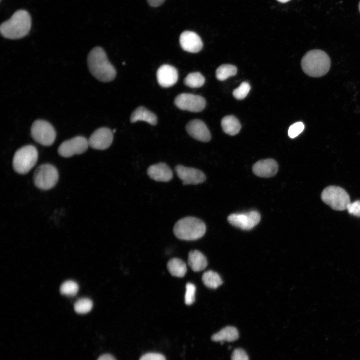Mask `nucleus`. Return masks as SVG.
Here are the masks:
<instances>
[{"label": "nucleus", "mask_w": 360, "mask_h": 360, "mask_svg": "<svg viewBox=\"0 0 360 360\" xmlns=\"http://www.w3.org/2000/svg\"><path fill=\"white\" fill-rule=\"evenodd\" d=\"M87 62L90 72L98 80L109 82L115 78L116 70L101 47H94L90 52Z\"/></svg>", "instance_id": "1"}, {"label": "nucleus", "mask_w": 360, "mask_h": 360, "mask_svg": "<svg viewBox=\"0 0 360 360\" xmlns=\"http://www.w3.org/2000/svg\"><path fill=\"white\" fill-rule=\"evenodd\" d=\"M31 26L32 18L29 12L24 10H18L10 18L1 24L0 32L4 38L20 39L28 34Z\"/></svg>", "instance_id": "2"}, {"label": "nucleus", "mask_w": 360, "mask_h": 360, "mask_svg": "<svg viewBox=\"0 0 360 360\" xmlns=\"http://www.w3.org/2000/svg\"><path fill=\"white\" fill-rule=\"evenodd\" d=\"M302 70L307 75L318 78L325 75L330 67V60L324 52L313 50L307 52L302 59Z\"/></svg>", "instance_id": "3"}, {"label": "nucleus", "mask_w": 360, "mask_h": 360, "mask_svg": "<svg viewBox=\"0 0 360 360\" xmlns=\"http://www.w3.org/2000/svg\"><path fill=\"white\" fill-rule=\"evenodd\" d=\"M206 226L200 219L188 216L178 220L175 224L173 231L179 239L192 240L202 238L205 234Z\"/></svg>", "instance_id": "4"}, {"label": "nucleus", "mask_w": 360, "mask_h": 360, "mask_svg": "<svg viewBox=\"0 0 360 360\" xmlns=\"http://www.w3.org/2000/svg\"><path fill=\"white\" fill-rule=\"evenodd\" d=\"M38 158V152L34 146H24L18 150L14 156L13 168L20 174H26L35 166Z\"/></svg>", "instance_id": "5"}, {"label": "nucleus", "mask_w": 360, "mask_h": 360, "mask_svg": "<svg viewBox=\"0 0 360 360\" xmlns=\"http://www.w3.org/2000/svg\"><path fill=\"white\" fill-rule=\"evenodd\" d=\"M321 198L325 204L336 210L347 209L350 203L347 192L342 188L335 186L326 188L322 192Z\"/></svg>", "instance_id": "6"}, {"label": "nucleus", "mask_w": 360, "mask_h": 360, "mask_svg": "<svg viewBox=\"0 0 360 360\" xmlns=\"http://www.w3.org/2000/svg\"><path fill=\"white\" fill-rule=\"evenodd\" d=\"M58 180V173L56 168L49 164H42L35 170L33 180L34 185L42 190L53 188Z\"/></svg>", "instance_id": "7"}, {"label": "nucleus", "mask_w": 360, "mask_h": 360, "mask_svg": "<svg viewBox=\"0 0 360 360\" xmlns=\"http://www.w3.org/2000/svg\"><path fill=\"white\" fill-rule=\"evenodd\" d=\"M30 134L36 142L44 146H51L56 138L54 126L49 122L42 120H37L33 122Z\"/></svg>", "instance_id": "8"}, {"label": "nucleus", "mask_w": 360, "mask_h": 360, "mask_svg": "<svg viewBox=\"0 0 360 360\" xmlns=\"http://www.w3.org/2000/svg\"><path fill=\"white\" fill-rule=\"evenodd\" d=\"M88 146V140L86 138L77 136L62 142L59 146L58 152L62 156L69 158L84 152Z\"/></svg>", "instance_id": "9"}, {"label": "nucleus", "mask_w": 360, "mask_h": 360, "mask_svg": "<svg viewBox=\"0 0 360 360\" xmlns=\"http://www.w3.org/2000/svg\"><path fill=\"white\" fill-rule=\"evenodd\" d=\"M174 104L180 110L192 112H199L203 110L206 100L200 96L183 93L178 94L174 100Z\"/></svg>", "instance_id": "10"}, {"label": "nucleus", "mask_w": 360, "mask_h": 360, "mask_svg": "<svg viewBox=\"0 0 360 360\" xmlns=\"http://www.w3.org/2000/svg\"><path fill=\"white\" fill-rule=\"evenodd\" d=\"M260 220V214L255 210L246 213L232 214L228 218L232 225L244 230H250L257 225Z\"/></svg>", "instance_id": "11"}, {"label": "nucleus", "mask_w": 360, "mask_h": 360, "mask_svg": "<svg viewBox=\"0 0 360 360\" xmlns=\"http://www.w3.org/2000/svg\"><path fill=\"white\" fill-rule=\"evenodd\" d=\"M113 140L112 132L108 128H100L94 130L90 136L88 142L92 148L99 150L108 148Z\"/></svg>", "instance_id": "12"}, {"label": "nucleus", "mask_w": 360, "mask_h": 360, "mask_svg": "<svg viewBox=\"0 0 360 360\" xmlns=\"http://www.w3.org/2000/svg\"><path fill=\"white\" fill-rule=\"evenodd\" d=\"M175 170L184 185L197 184L203 182L206 180L204 174L194 168L178 165L175 168Z\"/></svg>", "instance_id": "13"}, {"label": "nucleus", "mask_w": 360, "mask_h": 360, "mask_svg": "<svg viewBox=\"0 0 360 360\" xmlns=\"http://www.w3.org/2000/svg\"><path fill=\"white\" fill-rule=\"evenodd\" d=\"M180 44L182 48L188 52L196 53L202 48V42L200 36L192 31H184L180 36Z\"/></svg>", "instance_id": "14"}, {"label": "nucleus", "mask_w": 360, "mask_h": 360, "mask_svg": "<svg viewBox=\"0 0 360 360\" xmlns=\"http://www.w3.org/2000/svg\"><path fill=\"white\" fill-rule=\"evenodd\" d=\"M186 129L187 132L196 140L208 142L210 140L211 135L208 127L200 120L190 121L186 124Z\"/></svg>", "instance_id": "15"}, {"label": "nucleus", "mask_w": 360, "mask_h": 360, "mask_svg": "<svg viewBox=\"0 0 360 360\" xmlns=\"http://www.w3.org/2000/svg\"><path fill=\"white\" fill-rule=\"evenodd\" d=\"M156 78L158 84L163 88L170 87L174 84L178 79L176 69L168 64L160 66L157 70Z\"/></svg>", "instance_id": "16"}, {"label": "nucleus", "mask_w": 360, "mask_h": 360, "mask_svg": "<svg viewBox=\"0 0 360 360\" xmlns=\"http://www.w3.org/2000/svg\"><path fill=\"white\" fill-rule=\"evenodd\" d=\"M278 170L276 161L272 158L258 161L252 166L253 172L257 176L270 178L274 176Z\"/></svg>", "instance_id": "17"}, {"label": "nucleus", "mask_w": 360, "mask_h": 360, "mask_svg": "<svg viewBox=\"0 0 360 360\" xmlns=\"http://www.w3.org/2000/svg\"><path fill=\"white\" fill-rule=\"evenodd\" d=\"M148 176L158 182H167L172 178V172L165 163L160 162L150 166L147 170Z\"/></svg>", "instance_id": "18"}, {"label": "nucleus", "mask_w": 360, "mask_h": 360, "mask_svg": "<svg viewBox=\"0 0 360 360\" xmlns=\"http://www.w3.org/2000/svg\"><path fill=\"white\" fill-rule=\"evenodd\" d=\"M130 120L132 122L144 121L152 125H156L157 123L156 115L144 106L136 108L132 114Z\"/></svg>", "instance_id": "19"}, {"label": "nucleus", "mask_w": 360, "mask_h": 360, "mask_svg": "<svg viewBox=\"0 0 360 360\" xmlns=\"http://www.w3.org/2000/svg\"><path fill=\"white\" fill-rule=\"evenodd\" d=\"M188 262V266L194 272L202 270L208 264L206 256L198 250H191L189 252Z\"/></svg>", "instance_id": "20"}, {"label": "nucleus", "mask_w": 360, "mask_h": 360, "mask_svg": "<svg viewBox=\"0 0 360 360\" xmlns=\"http://www.w3.org/2000/svg\"><path fill=\"white\" fill-rule=\"evenodd\" d=\"M239 337L238 332L236 328L232 326L224 328L212 336V340L214 342H234Z\"/></svg>", "instance_id": "21"}, {"label": "nucleus", "mask_w": 360, "mask_h": 360, "mask_svg": "<svg viewBox=\"0 0 360 360\" xmlns=\"http://www.w3.org/2000/svg\"><path fill=\"white\" fill-rule=\"evenodd\" d=\"M221 126L224 132L230 136L238 134L241 128L238 120L234 116H224L222 120Z\"/></svg>", "instance_id": "22"}, {"label": "nucleus", "mask_w": 360, "mask_h": 360, "mask_svg": "<svg viewBox=\"0 0 360 360\" xmlns=\"http://www.w3.org/2000/svg\"><path fill=\"white\" fill-rule=\"evenodd\" d=\"M167 268L170 274L176 277H183L187 270L185 262L178 258L170 259L168 262Z\"/></svg>", "instance_id": "23"}, {"label": "nucleus", "mask_w": 360, "mask_h": 360, "mask_svg": "<svg viewBox=\"0 0 360 360\" xmlns=\"http://www.w3.org/2000/svg\"><path fill=\"white\" fill-rule=\"evenodd\" d=\"M202 280L204 284L210 288H216L222 284V280L219 274L212 270L204 272Z\"/></svg>", "instance_id": "24"}, {"label": "nucleus", "mask_w": 360, "mask_h": 360, "mask_svg": "<svg viewBox=\"0 0 360 360\" xmlns=\"http://www.w3.org/2000/svg\"><path fill=\"white\" fill-rule=\"evenodd\" d=\"M237 72L236 68L232 64H222L216 70V76L219 80H224L234 76Z\"/></svg>", "instance_id": "25"}, {"label": "nucleus", "mask_w": 360, "mask_h": 360, "mask_svg": "<svg viewBox=\"0 0 360 360\" xmlns=\"http://www.w3.org/2000/svg\"><path fill=\"white\" fill-rule=\"evenodd\" d=\"M184 84L192 88L202 86L204 83V78L198 72H192L187 75L184 80Z\"/></svg>", "instance_id": "26"}, {"label": "nucleus", "mask_w": 360, "mask_h": 360, "mask_svg": "<svg viewBox=\"0 0 360 360\" xmlns=\"http://www.w3.org/2000/svg\"><path fill=\"white\" fill-rule=\"evenodd\" d=\"M92 308V302L90 299L82 298L74 304V310L78 314H84L89 312Z\"/></svg>", "instance_id": "27"}, {"label": "nucleus", "mask_w": 360, "mask_h": 360, "mask_svg": "<svg viewBox=\"0 0 360 360\" xmlns=\"http://www.w3.org/2000/svg\"><path fill=\"white\" fill-rule=\"evenodd\" d=\"M60 290V293L62 294L68 296H74L78 292V286L74 281L67 280L62 284Z\"/></svg>", "instance_id": "28"}, {"label": "nucleus", "mask_w": 360, "mask_h": 360, "mask_svg": "<svg viewBox=\"0 0 360 360\" xmlns=\"http://www.w3.org/2000/svg\"><path fill=\"white\" fill-rule=\"evenodd\" d=\"M250 89V85L246 82H242L240 86L234 89L232 94L238 100H242L246 97Z\"/></svg>", "instance_id": "29"}, {"label": "nucleus", "mask_w": 360, "mask_h": 360, "mask_svg": "<svg viewBox=\"0 0 360 360\" xmlns=\"http://www.w3.org/2000/svg\"><path fill=\"white\" fill-rule=\"evenodd\" d=\"M186 288L184 302L186 305H190L195 301L196 288L194 284L188 282L186 284Z\"/></svg>", "instance_id": "30"}, {"label": "nucleus", "mask_w": 360, "mask_h": 360, "mask_svg": "<svg viewBox=\"0 0 360 360\" xmlns=\"http://www.w3.org/2000/svg\"><path fill=\"white\" fill-rule=\"evenodd\" d=\"M304 125L300 122L292 124L288 130V135L290 138H294L299 135L304 130Z\"/></svg>", "instance_id": "31"}, {"label": "nucleus", "mask_w": 360, "mask_h": 360, "mask_svg": "<svg viewBox=\"0 0 360 360\" xmlns=\"http://www.w3.org/2000/svg\"><path fill=\"white\" fill-rule=\"evenodd\" d=\"M231 360H249L246 352L241 348H238L233 351Z\"/></svg>", "instance_id": "32"}, {"label": "nucleus", "mask_w": 360, "mask_h": 360, "mask_svg": "<svg viewBox=\"0 0 360 360\" xmlns=\"http://www.w3.org/2000/svg\"><path fill=\"white\" fill-rule=\"evenodd\" d=\"M347 210L348 212L356 216H360V200H356L350 203Z\"/></svg>", "instance_id": "33"}, {"label": "nucleus", "mask_w": 360, "mask_h": 360, "mask_svg": "<svg viewBox=\"0 0 360 360\" xmlns=\"http://www.w3.org/2000/svg\"><path fill=\"white\" fill-rule=\"evenodd\" d=\"M139 360H166V358L161 354L149 352L142 355Z\"/></svg>", "instance_id": "34"}, {"label": "nucleus", "mask_w": 360, "mask_h": 360, "mask_svg": "<svg viewBox=\"0 0 360 360\" xmlns=\"http://www.w3.org/2000/svg\"><path fill=\"white\" fill-rule=\"evenodd\" d=\"M165 0H147L150 6L157 7L160 6Z\"/></svg>", "instance_id": "35"}, {"label": "nucleus", "mask_w": 360, "mask_h": 360, "mask_svg": "<svg viewBox=\"0 0 360 360\" xmlns=\"http://www.w3.org/2000/svg\"><path fill=\"white\" fill-rule=\"evenodd\" d=\"M98 360H116L115 358L110 354H105L101 356Z\"/></svg>", "instance_id": "36"}, {"label": "nucleus", "mask_w": 360, "mask_h": 360, "mask_svg": "<svg viewBox=\"0 0 360 360\" xmlns=\"http://www.w3.org/2000/svg\"><path fill=\"white\" fill-rule=\"evenodd\" d=\"M278 2H282V3H286L290 0H277Z\"/></svg>", "instance_id": "37"}, {"label": "nucleus", "mask_w": 360, "mask_h": 360, "mask_svg": "<svg viewBox=\"0 0 360 360\" xmlns=\"http://www.w3.org/2000/svg\"><path fill=\"white\" fill-rule=\"evenodd\" d=\"M358 9H359V11L360 12V2H359V4H358Z\"/></svg>", "instance_id": "38"}]
</instances>
